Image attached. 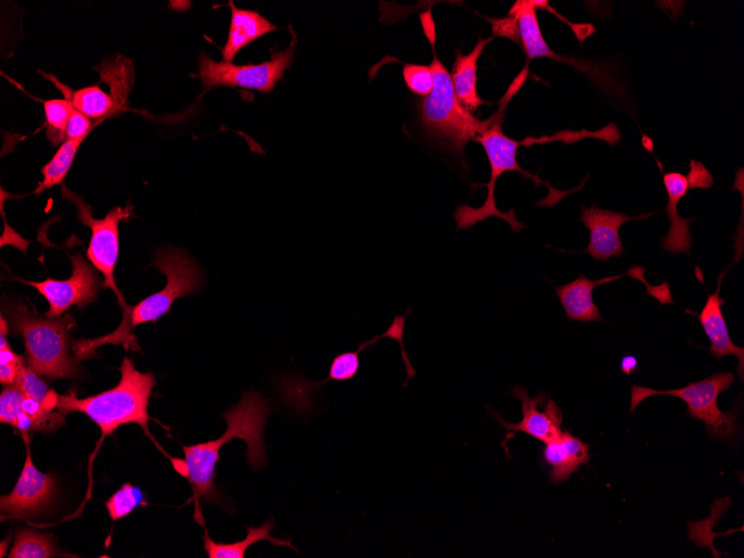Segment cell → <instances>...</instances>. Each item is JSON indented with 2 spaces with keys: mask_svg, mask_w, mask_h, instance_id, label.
<instances>
[{
  "mask_svg": "<svg viewBox=\"0 0 744 558\" xmlns=\"http://www.w3.org/2000/svg\"><path fill=\"white\" fill-rule=\"evenodd\" d=\"M58 550L52 536L33 529L22 528L14 533L9 558H50L56 557Z\"/></svg>",
  "mask_w": 744,
  "mask_h": 558,
  "instance_id": "cell-24",
  "label": "cell"
},
{
  "mask_svg": "<svg viewBox=\"0 0 744 558\" xmlns=\"http://www.w3.org/2000/svg\"><path fill=\"white\" fill-rule=\"evenodd\" d=\"M492 35L506 37L517 43H520L519 29L516 18L508 16L505 18H489Z\"/></svg>",
  "mask_w": 744,
  "mask_h": 558,
  "instance_id": "cell-33",
  "label": "cell"
},
{
  "mask_svg": "<svg viewBox=\"0 0 744 558\" xmlns=\"http://www.w3.org/2000/svg\"><path fill=\"white\" fill-rule=\"evenodd\" d=\"M732 372H717L703 380L673 390H656L648 386L632 385L630 409L636 408L645 399L654 395H672L687 404L686 413L704 423L708 435L716 440L733 441L738 434V414L735 410L724 412L717 405L718 395L734 382Z\"/></svg>",
  "mask_w": 744,
  "mask_h": 558,
  "instance_id": "cell-7",
  "label": "cell"
},
{
  "mask_svg": "<svg viewBox=\"0 0 744 558\" xmlns=\"http://www.w3.org/2000/svg\"><path fill=\"white\" fill-rule=\"evenodd\" d=\"M62 195L75 204L78 219L91 231L86 255L92 266L101 273L102 287L110 288L116 294L123 310L126 309L128 305L116 285L114 272L119 254L118 225L120 221L130 216L131 207H114L105 217L95 218L90 206L65 185H62Z\"/></svg>",
  "mask_w": 744,
  "mask_h": 558,
  "instance_id": "cell-9",
  "label": "cell"
},
{
  "mask_svg": "<svg viewBox=\"0 0 744 558\" xmlns=\"http://www.w3.org/2000/svg\"><path fill=\"white\" fill-rule=\"evenodd\" d=\"M144 503L143 490L131 483H124L107 499L105 506L111 520L117 521Z\"/></svg>",
  "mask_w": 744,
  "mask_h": 558,
  "instance_id": "cell-28",
  "label": "cell"
},
{
  "mask_svg": "<svg viewBox=\"0 0 744 558\" xmlns=\"http://www.w3.org/2000/svg\"><path fill=\"white\" fill-rule=\"evenodd\" d=\"M589 448V444L572 435L568 430L561 431L556 438L546 442L542 458L550 467V483L558 484L566 481L578 471L580 466H588Z\"/></svg>",
  "mask_w": 744,
  "mask_h": 558,
  "instance_id": "cell-16",
  "label": "cell"
},
{
  "mask_svg": "<svg viewBox=\"0 0 744 558\" xmlns=\"http://www.w3.org/2000/svg\"><path fill=\"white\" fill-rule=\"evenodd\" d=\"M654 213L640 216H630L623 212H614L599 208L593 204L590 207L581 206L579 221L589 229L590 237L584 249L595 261H606L610 257H619L624 253V246L619 237V228L629 221L644 219Z\"/></svg>",
  "mask_w": 744,
  "mask_h": 558,
  "instance_id": "cell-14",
  "label": "cell"
},
{
  "mask_svg": "<svg viewBox=\"0 0 744 558\" xmlns=\"http://www.w3.org/2000/svg\"><path fill=\"white\" fill-rule=\"evenodd\" d=\"M95 69L99 72L100 79L109 86L117 111H124L134 84V67L130 60L117 55L107 58Z\"/></svg>",
  "mask_w": 744,
  "mask_h": 558,
  "instance_id": "cell-22",
  "label": "cell"
},
{
  "mask_svg": "<svg viewBox=\"0 0 744 558\" xmlns=\"http://www.w3.org/2000/svg\"><path fill=\"white\" fill-rule=\"evenodd\" d=\"M728 268L730 266L719 274L716 291L714 293H707V300L697 316L711 342L708 352L717 360H722L725 355L736 356L738 360L737 373L740 380L743 381L744 349L736 345L730 336L727 324L722 312L724 300L719 297L722 281L727 274Z\"/></svg>",
  "mask_w": 744,
  "mask_h": 558,
  "instance_id": "cell-15",
  "label": "cell"
},
{
  "mask_svg": "<svg viewBox=\"0 0 744 558\" xmlns=\"http://www.w3.org/2000/svg\"><path fill=\"white\" fill-rule=\"evenodd\" d=\"M429 65L433 76L431 92L420 104V120L423 128L435 139L457 154H462L464 146L474 140L492 121V116L481 121L472 116L459 101L451 76L435 56Z\"/></svg>",
  "mask_w": 744,
  "mask_h": 558,
  "instance_id": "cell-6",
  "label": "cell"
},
{
  "mask_svg": "<svg viewBox=\"0 0 744 558\" xmlns=\"http://www.w3.org/2000/svg\"><path fill=\"white\" fill-rule=\"evenodd\" d=\"M511 394L521 401L522 419L517 423L506 422L498 413L495 418L507 432H523L544 443L561 432L562 413L558 404L544 392L530 397L523 386H515Z\"/></svg>",
  "mask_w": 744,
  "mask_h": 558,
  "instance_id": "cell-13",
  "label": "cell"
},
{
  "mask_svg": "<svg viewBox=\"0 0 744 558\" xmlns=\"http://www.w3.org/2000/svg\"><path fill=\"white\" fill-rule=\"evenodd\" d=\"M689 174L686 176L679 172L663 173V183L667 193L665 211L669 221V228L660 239L664 251L675 255L691 254L692 235L689 225L694 218H683L678 214V203L691 188H708L713 185V178L708 170L698 161L691 160Z\"/></svg>",
  "mask_w": 744,
  "mask_h": 558,
  "instance_id": "cell-11",
  "label": "cell"
},
{
  "mask_svg": "<svg viewBox=\"0 0 744 558\" xmlns=\"http://www.w3.org/2000/svg\"><path fill=\"white\" fill-rule=\"evenodd\" d=\"M403 79L407 87L414 94L428 96L433 87V76L430 66L404 65Z\"/></svg>",
  "mask_w": 744,
  "mask_h": 558,
  "instance_id": "cell-29",
  "label": "cell"
},
{
  "mask_svg": "<svg viewBox=\"0 0 744 558\" xmlns=\"http://www.w3.org/2000/svg\"><path fill=\"white\" fill-rule=\"evenodd\" d=\"M492 38L479 39L474 48L467 55L457 53L452 67L451 80L454 92L468 111H474L480 105L487 104L477 92V63L486 45Z\"/></svg>",
  "mask_w": 744,
  "mask_h": 558,
  "instance_id": "cell-20",
  "label": "cell"
},
{
  "mask_svg": "<svg viewBox=\"0 0 744 558\" xmlns=\"http://www.w3.org/2000/svg\"><path fill=\"white\" fill-rule=\"evenodd\" d=\"M27 443L26 460L21 473L9 495L0 497L2 519L27 518L50 507L56 495V482L51 474L35 466Z\"/></svg>",
  "mask_w": 744,
  "mask_h": 558,
  "instance_id": "cell-12",
  "label": "cell"
},
{
  "mask_svg": "<svg viewBox=\"0 0 744 558\" xmlns=\"http://www.w3.org/2000/svg\"><path fill=\"white\" fill-rule=\"evenodd\" d=\"M274 528L272 519L264 521L258 527L248 526L246 537L243 540L224 544L212 540L207 531L203 536L204 549L209 558H244L246 550L261 540H268L275 546L293 548L288 540H282L270 535Z\"/></svg>",
  "mask_w": 744,
  "mask_h": 558,
  "instance_id": "cell-21",
  "label": "cell"
},
{
  "mask_svg": "<svg viewBox=\"0 0 744 558\" xmlns=\"http://www.w3.org/2000/svg\"><path fill=\"white\" fill-rule=\"evenodd\" d=\"M421 23L424 30V33L427 38L429 39L431 45H434L435 42V30H434V23L432 20V17L429 11L422 13L420 16Z\"/></svg>",
  "mask_w": 744,
  "mask_h": 558,
  "instance_id": "cell-34",
  "label": "cell"
},
{
  "mask_svg": "<svg viewBox=\"0 0 744 558\" xmlns=\"http://www.w3.org/2000/svg\"><path fill=\"white\" fill-rule=\"evenodd\" d=\"M94 123L74 106L71 109L66 139H85L92 129Z\"/></svg>",
  "mask_w": 744,
  "mask_h": 558,
  "instance_id": "cell-32",
  "label": "cell"
},
{
  "mask_svg": "<svg viewBox=\"0 0 744 558\" xmlns=\"http://www.w3.org/2000/svg\"><path fill=\"white\" fill-rule=\"evenodd\" d=\"M25 358L12 351L10 345L0 346V382L2 385L14 384L18 369Z\"/></svg>",
  "mask_w": 744,
  "mask_h": 558,
  "instance_id": "cell-31",
  "label": "cell"
},
{
  "mask_svg": "<svg viewBox=\"0 0 744 558\" xmlns=\"http://www.w3.org/2000/svg\"><path fill=\"white\" fill-rule=\"evenodd\" d=\"M620 278V275L590 280L584 274L566 284L555 287L556 294L570 321L597 322L603 316L593 298L594 288L598 285Z\"/></svg>",
  "mask_w": 744,
  "mask_h": 558,
  "instance_id": "cell-18",
  "label": "cell"
},
{
  "mask_svg": "<svg viewBox=\"0 0 744 558\" xmlns=\"http://www.w3.org/2000/svg\"><path fill=\"white\" fill-rule=\"evenodd\" d=\"M84 140L66 139L60 145L53 157L42 167V180L39 183L36 194L62 184Z\"/></svg>",
  "mask_w": 744,
  "mask_h": 558,
  "instance_id": "cell-25",
  "label": "cell"
},
{
  "mask_svg": "<svg viewBox=\"0 0 744 558\" xmlns=\"http://www.w3.org/2000/svg\"><path fill=\"white\" fill-rule=\"evenodd\" d=\"M228 7L231 8L228 35L221 49L225 62H232L244 47L277 29L255 10L237 8L233 1L228 2Z\"/></svg>",
  "mask_w": 744,
  "mask_h": 558,
  "instance_id": "cell-17",
  "label": "cell"
},
{
  "mask_svg": "<svg viewBox=\"0 0 744 558\" xmlns=\"http://www.w3.org/2000/svg\"><path fill=\"white\" fill-rule=\"evenodd\" d=\"M119 370L120 380L114 388L87 398H78L74 391L59 394L57 410L65 415L84 413L99 427L101 438L128 423L139 425L150 435L148 405L156 379L151 372H139L128 358Z\"/></svg>",
  "mask_w": 744,
  "mask_h": 558,
  "instance_id": "cell-3",
  "label": "cell"
},
{
  "mask_svg": "<svg viewBox=\"0 0 744 558\" xmlns=\"http://www.w3.org/2000/svg\"><path fill=\"white\" fill-rule=\"evenodd\" d=\"M619 368L624 374L630 375L638 370V360L634 355H625L620 360Z\"/></svg>",
  "mask_w": 744,
  "mask_h": 558,
  "instance_id": "cell-35",
  "label": "cell"
},
{
  "mask_svg": "<svg viewBox=\"0 0 744 558\" xmlns=\"http://www.w3.org/2000/svg\"><path fill=\"white\" fill-rule=\"evenodd\" d=\"M272 407L261 393L246 392L238 403L225 411L222 417L227 423L224 434L215 440L183 448L184 459H172L174 469L192 484L196 500L216 501L219 495L214 483L215 468L221 448L233 439L246 443L247 462L254 469L267 464L264 429Z\"/></svg>",
  "mask_w": 744,
  "mask_h": 558,
  "instance_id": "cell-1",
  "label": "cell"
},
{
  "mask_svg": "<svg viewBox=\"0 0 744 558\" xmlns=\"http://www.w3.org/2000/svg\"><path fill=\"white\" fill-rule=\"evenodd\" d=\"M14 384L23 395L43 403L49 410H57L59 394L49 389L41 375L28 365L26 359L18 369Z\"/></svg>",
  "mask_w": 744,
  "mask_h": 558,
  "instance_id": "cell-27",
  "label": "cell"
},
{
  "mask_svg": "<svg viewBox=\"0 0 744 558\" xmlns=\"http://www.w3.org/2000/svg\"><path fill=\"white\" fill-rule=\"evenodd\" d=\"M290 32L293 36L290 46L283 51L272 50V58L260 63L234 65L233 62L215 61L206 53H200L196 77L206 88L241 87L268 94L293 62L296 35L292 28Z\"/></svg>",
  "mask_w": 744,
  "mask_h": 558,
  "instance_id": "cell-8",
  "label": "cell"
},
{
  "mask_svg": "<svg viewBox=\"0 0 744 558\" xmlns=\"http://www.w3.org/2000/svg\"><path fill=\"white\" fill-rule=\"evenodd\" d=\"M404 324H405V316L397 315L384 333L376 335L366 342H363L362 344L359 345V347L355 351H347L336 354L330 363L327 378L320 383H312V384L320 386L327 381L342 382L353 379L360 369V358H359L360 352L363 349L368 347L369 345L375 344L380 339L383 337H390L399 342L401 346V355L407 368V376H408L407 382H408V380H410L415 375V371L412 364L410 363V360L405 353L404 345L402 342Z\"/></svg>",
  "mask_w": 744,
  "mask_h": 558,
  "instance_id": "cell-19",
  "label": "cell"
},
{
  "mask_svg": "<svg viewBox=\"0 0 744 558\" xmlns=\"http://www.w3.org/2000/svg\"><path fill=\"white\" fill-rule=\"evenodd\" d=\"M61 92L65 98L48 99L43 101V110L47 123V136L52 145L59 144L67 137V127L72 109L71 89L57 80L53 76L46 75Z\"/></svg>",
  "mask_w": 744,
  "mask_h": 558,
  "instance_id": "cell-23",
  "label": "cell"
},
{
  "mask_svg": "<svg viewBox=\"0 0 744 558\" xmlns=\"http://www.w3.org/2000/svg\"><path fill=\"white\" fill-rule=\"evenodd\" d=\"M74 107L90 119L104 120L118 114L110 95L98 85L71 90Z\"/></svg>",
  "mask_w": 744,
  "mask_h": 558,
  "instance_id": "cell-26",
  "label": "cell"
},
{
  "mask_svg": "<svg viewBox=\"0 0 744 558\" xmlns=\"http://www.w3.org/2000/svg\"><path fill=\"white\" fill-rule=\"evenodd\" d=\"M72 274L67 280L47 278L40 282L18 278L33 286L48 302L46 315L59 317L71 306L82 309L92 303L102 287L97 272L85 261L80 253L69 255Z\"/></svg>",
  "mask_w": 744,
  "mask_h": 558,
  "instance_id": "cell-10",
  "label": "cell"
},
{
  "mask_svg": "<svg viewBox=\"0 0 744 558\" xmlns=\"http://www.w3.org/2000/svg\"><path fill=\"white\" fill-rule=\"evenodd\" d=\"M153 266L166 275V285L134 306L124 309L120 326L105 336L94 340H79L72 343L74 353L81 360L104 344H124L133 346V331L138 324L156 322L169 313L173 303L196 293L204 283L203 272L194 260L183 249L164 247L155 252Z\"/></svg>",
  "mask_w": 744,
  "mask_h": 558,
  "instance_id": "cell-2",
  "label": "cell"
},
{
  "mask_svg": "<svg viewBox=\"0 0 744 558\" xmlns=\"http://www.w3.org/2000/svg\"><path fill=\"white\" fill-rule=\"evenodd\" d=\"M4 311L11 331L23 339L25 359L33 371L52 380L78 375L80 359L69 353L71 314L40 316L20 301L8 302Z\"/></svg>",
  "mask_w": 744,
  "mask_h": 558,
  "instance_id": "cell-4",
  "label": "cell"
},
{
  "mask_svg": "<svg viewBox=\"0 0 744 558\" xmlns=\"http://www.w3.org/2000/svg\"><path fill=\"white\" fill-rule=\"evenodd\" d=\"M23 393L16 384L4 385L0 394V422L14 425L22 412Z\"/></svg>",
  "mask_w": 744,
  "mask_h": 558,
  "instance_id": "cell-30",
  "label": "cell"
},
{
  "mask_svg": "<svg viewBox=\"0 0 744 558\" xmlns=\"http://www.w3.org/2000/svg\"><path fill=\"white\" fill-rule=\"evenodd\" d=\"M506 98L510 99L511 96L507 94ZM506 104L507 100L500 104L501 107L492 116L491 124L474 138L476 141L482 145L490 164V180L486 185L488 188V194L486 202L478 208H473L468 205H461L457 207L454 212V219L458 229L469 228L488 217H499L506 221L513 232H519L522 227H525L522 223L517 221L515 209H510L509 212H500L497 208L495 199V186L497 179L506 172H519L526 178L533 180L536 186L545 185L548 188V196L544 202L538 203L539 205L552 206L564 196L570 193L555 189L547 182H544L538 176L530 174L519 165L517 161V149L519 146L529 145L530 143H528L529 139L523 141L513 140L502 133L501 121L503 118V109Z\"/></svg>",
  "mask_w": 744,
  "mask_h": 558,
  "instance_id": "cell-5",
  "label": "cell"
}]
</instances>
